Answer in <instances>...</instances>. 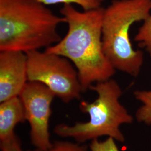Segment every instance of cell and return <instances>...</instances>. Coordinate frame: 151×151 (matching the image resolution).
<instances>
[{
	"label": "cell",
	"mask_w": 151,
	"mask_h": 151,
	"mask_svg": "<svg viewBox=\"0 0 151 151\" xmlns=\"http://www.w3.org/2000/svg\"><path fill=\"white\" fill-rule=\"evenodd\" d=\"M89 148L90 151H120L115 139L111 137L104 141H99L97 139L91 140Z\"/></svg>",
	"instance_id": "cell-13"
},
{
	"label": "cell",
	"mask_w": 151,
	"mask_h": 151,
	"mask_svg": "<svg viewBox=\"0 0 151 151\" xmlns=\"http://www.w3.org/2000/svg\"><path fill=\"white\" fill-rule=\"evenodd\" d=\"M27 81V54L19 51L0 52V103L19 96Z\"/></svg>",
	"instance_id": "cell-7"
},
{
	"label": "cell",
	"mask_w": 151,
	"mask_h": 151,
	"mask_svg": "<svg viewBox=\"0 0 151 151\" xmlns=\"http://www.w3.org/2000/svg\"><path fill=\"white\" fill-rule=\"evenodd\" d=\"M90 89L97 93V99L92 103L82 101L79 105L82 113L88 114L89 120L72 126L58 124L54 133L61 137L72 138L78 143L104 135L123 143L125 137L120 127L132 123L133 118L119 101L122 90L119 84L110 78L92 85Z\"/></svg>",
	"instance_id": "cell-4"
},
{
	"label": "cell",
	"mask_w": 151,
	"mask_h": 151,
	"mask_svg": "<svg viewBox=\"0 0 151 151\" xmlns=\"http://www.w3.org/2000/svg\"><path fill=\"white\" fill-rule=\"evenodd\" d=\"M151 0H114L104 8L103 50L116 70L136 77L143 64V53L134 50L129 37L131 27L150 15Z\"/></svg>",
	"instance_id": "cell-3"
},
{
	"label": "cell",
	"mask_w": 151,
	"mask_h": 151,
	"mask_svg": "<svg viewBox=\"0 0 151 151\" xmlns=\"http://www.w3.org/2000/svg\"><path fill=\"white\" fill-rule=\"evenodd\" d=\"M19 97L23 104L26 121L30 127V139L37 149L45 150L53 143L50 140L49 122L54 93L43 83L27 81Z\"/></svg>",
	"instance_id": "cell-6"
},
{
	"label": "cell",
	"mask_w": 151,
	"mask_h": 151,
	"mask_svg": "<svg viewBox=\"0 0 151 151\" xmlns=\"http://www.w3.org/2000/svg\"><path fill=\"white\" fill-rule=\"evenodd\" d=\"M134 95L136 99L142 103L136 112L137 119L139 122L151 125V90L135 91Z\"/></svg>",
	"instance_id": "cell-9"
},
{
	"label": "cell",
	"mask_w": 151,
	"mask_h": 151,
	"mask_svg": "<svg viewBox=\"0 0 151 151\" xmlns=\"http://www.w3.org/2000/svg\"><path fill=\"white\" fill-rule=\"evenodd\" d=\"M60 12L68 31L59 42L45 50L70 60L78 72L83 92L93 83L109 80L116 70L103 50L104 8L82 11L73 5H63Z\"/></svg>",
	"instance_id": "cell-1"
},
{
	"label": "cell",
	"mask_w": 151,
	"mask_h": 151,
	"mask_svg": "<svg viewBox=\"0 0 151 151\" xmlns=\"http://www.w3.org/2000/svg\"><path fill=\"white\" fill-rule=\"evenodd\" d=\"M0 147L1 151H24L16 134L7 140L1 142Z\"/></svg>",
	"instance_id": "cell-14"
},
{
	"label": "cell",
	"mask_w": 151,
	"mask_h": 151,
	"mask_svg": "<svg viewBox=\"0 0 151 151\" xmlns=\"http://www.w3.org/2000/svg\"><path fill=\"white\" fill-rule=\"evenodd\" d=\"M134 40L138 43L140 48H145L151 57V14L143 21Z\"/></svg>",
	"instance_id": "cell-11"
},
{
	"label": "cell",
	"mask_w": 151,
	"mask_h": 151,
	"mask_svg": "<svg viewBox=\"0 0 151 151\" xmlns=\"http://www.w3.org/2000/svg\"><path fill=\"white\" fill-rule=\"evenodd\" d=\"M26 121L25 109L19 96L12 97L0 104V140L3 142L15 135L17 124Z\"/></svg>",
	"instance_id": "cell-8"
},
{
	"label": "cell",
	"mask_w": 151,
	"mask_h": 151,
	"mask_svg": "<svg viewBox=\"0 0 151 151\" xmlns=\"http://www.w3.org/2000/svg\"><path fill=\"white\" fill-rule=\"evenodd\" d=\"M29 151H90L86 145H81L77 142L73 143L70 141L58 140L53 143L52 146L47 150H42L36 149Z\"/></svg>",
	"instance_id": "cell-12"
},
{
	"label": "cell",
	"mask_w": 151,
	"mask_h": 151,
	"mask_svg": "<svg viewBox=\"0 0 151 151\" xmlns=\"http://www.w3.org/2000/svg\"><path fill=\"white\" fill-rule=\"evenodd\" d=\"M26 54L28 81L43 83L63 103L80 99L83 91L78 72L70 60L46 50Z\"/></svg>",
	"instance_id": "cell-5"
},
{
	"label": "cell",
	"mask_w": 151,
	"mask_h": 151,
	"mask_svg": "<svg viewBox=\"0 0 151 151\" xmlns=\"http://www.w3.org/2000/svg\"><path fill=\"white\" fill-rule=\"evenodd\" d=\"M45 5L57 4L76 5L81 7L82 10L87 11L102 7L104 0H39Z\"/></svg>",
	"instance_id": "cell-10"
},
{
	"label": "cell",
	"mask_w": 151,
	"mask_h": 151,
	"mask_svg": "<svg viewBox=\"0 0 151 151\" xmlns=\"http://www.w3.org/2000/svg\"><path fill=\"white\" fill-rule=\"evenodd\" d=\"M64 22L39 0H0V52L47 48L61 40Z\"/></svg>",
	"instance_id": "cell-2"
}]
</instances>
